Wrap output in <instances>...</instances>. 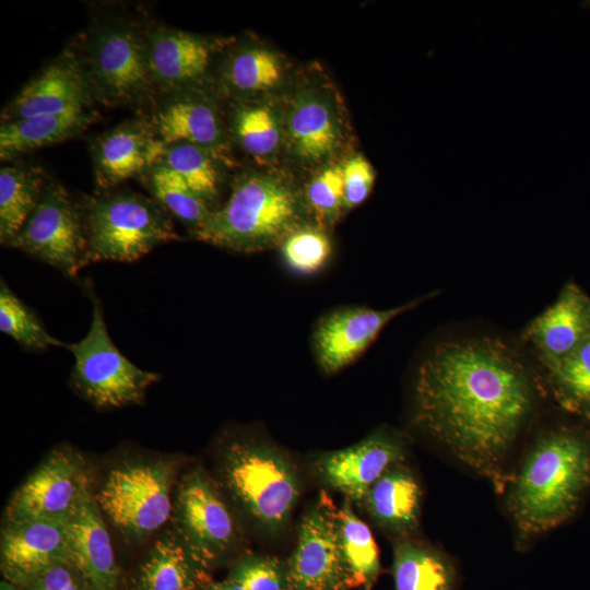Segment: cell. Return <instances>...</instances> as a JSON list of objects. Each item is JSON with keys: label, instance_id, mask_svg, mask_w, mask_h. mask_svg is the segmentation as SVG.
I'll return each mask as SVG.
<instances>
[{"label": "cell", "instance_id": "cell-20", "mask_svg": "<svg viewBox=\"0 0 590 590\" xmlns=\"http://www.w3.org/2000/svg\"><path fill=\"white\" fill-rule=\"evenodd\" d=\"M422 492L409 469L389 468L366 492L362 504L382 529L404 535L418 523Z\"/></svg>", "mask_w": 590, "mask_h": 590}, {"label": "cell", "instance_id": "cell-16", "mask_svg": "<svg viewBox=\"0 0 590 590\" xmlns=\"http://www.w3.org/2000/svg\"><path fill=\"white\" fill-rule=\"evenodd\" d=\"M90 84L73 57H61L28 82L3 109L1 121L84 110Z\"/></svg>", "mask_w": 590, "mask_h": 590}, {"label": "cell", "instance_id": "cell-17", "mask_svg": "<svg viewBox=\"0 0 590 590\" xmlns=\"http://www.w3.org/2000/svg\"><path fill=\"white\" fill-rule=\"evenodd\" d=\"M590 337V298L574 283L566 284L556 300L534 318L524 338L548 368Z\"/></svg>", "mask_w": 590, "mask_h": 590}, {"label": "cell", "instance_id": "cell-36", "mask_svg": "<svg viewBox=\"0 0 590 590\" xmlns=\"http://www.w3.org/2000/svg\"><path fill=\"white\" fill-rule=\"evenodd\" d=\"M228 579L247 590H290L285 559L248 555L232 568Z\"/></svg>", "mask_w": 590, "mask_h": 590}, {"label": "cell", "instance_id": "cell-31", "mask_svg": "<svg viewBox=\"0 0 590 590\" xmlns=\"http://www.w3.org/2000/svg\"><path fill=\"white\" fill-rule=\"evenodd\" d=\"M557 400L576 412H590V337L548 368Z\"/></svg>", "mask_w": 590, "mask_h": 590}, {"label": "cell", "instance_id": "cell-3", "mask_svg": "<svg viewBox=\"0 0 590 590\" xmlns=\"http://www.w3.org/2000/svg\"><path fill=\"white\" fill-rule=\"evenodd\" d=\"M297 191L274 176L250 175L236 182L223 208L212 211L196 238L238 252L273 247L299 228Z\"/></svg>", "mask_w": 590, "mask_h": 590}, {"label": "cell", "instance_id": "cell-23", "mask_svg": "<svg viewBox=\"0 0 590 590\" xmlns=\"http://www.w3.org/2000/svg\"><path fill=\"white\" fill-rule=\"evenodd\" d=\"M91 118V115L81 110L2 122L0 128L1 160H10L22 153L63 141L84 129Z\"/></svg>", "mask_w": 590, "mask_h": 590}, {"label": "cell", "instance_id": "cell-6", "mask_svg": "<svg viewBox=\"0 0 590 590\" xmlns=\"http://www.w3.org/2000/svg\"><path fill=\"white\" fill-rule=\"evenodd\" d=\"M93 316L87 334L79 342L66 343L74 357L71 382L97 408H119L141 403L146 389L161 376L130 362L114 344L99 300L88 290Z\"/></svg>", "mask_w": 590, "mask_h": 590}, {"label": "cell", "instance_id": "cell-4", "mask_svg": "<svg viewBox=\"0 0 590 590\" xmlns=\"http://www.w3.org/2000/svg\"><path fill=\"white\" fill-rule=\"evenodd\" d=\"M87 264L131 262L178 239L166 210L132 192L91 199L86 206Z\"/></svg>", "mask_w": 590, "mask_h": 590}, {"label": "cell", "instance_id": "cell-1", "mask_svg": "<svg viewBox=\"0 0 590 590\" xmlns=\"http://www.w3.org/2000/svg\"><path fill=\"white\" fill-rule=\"evenodd\" d=\"M414 423L500 493L506 457L533 403L519 355L492 338L438 343L414 382Z\"/></svg>", "mask_w": 590, "mask_h": 590}, {"label": "cell", "instance_id": "cell-24", "mask_svg": "<svg viewBox=\"0 0 590 590\" xmlns=\"http://www.w3.org/2000/svg\"><path fill=\"white\" fill-rule=\"evenodd\" d=\"M392 575L396 590H453L451 562L424 543L400 539L393 545Z\"/></svg>", "mask_w": 590, "mask_h": 590}, {"label": "cell", "instance_id": "cell-29", "mask_svg": "<svg viewBox=\"0 0 590 590\" xmlns=\"http://www.w3.org/2000/svg\"><path fill=\"white\" fill-rule=\"evenodd\" d=\"M150 188L157 202L196 234L211 214L208 203L164 164L152 168Z\"/></svg>", "mask_w": 590, "mask_h": 590}, {"label": "cell", "instance_id": "cell-5", "mask_svg": "<svg viewBox=\"0 0 590 590\" xmlns=\"http://www.w3.org/2000/svg\"><path fill=\"white\" fill-rule=\"evenodd\" d=\"M223 475L235 499L266 531L275 533L287 523L300 484L295 465L276 449L234 442L226 450Z\"/></svg>", "mask_w": 590, "mask_h": 590}, {"label": "cell", "instance_id": "cell-25", "mask_svg": "<svg viewBox=\"0 0 590 590\" xmlns=\"http://www.w3.org/2000/svg\"><path fill=\"white\" fill-rule=\"evenodd\" d=\"M287 129L295 153L309 161L322 160L334 151L339 130L329 106L312 95L300 96L288 114Z\"/></svg>", "mask_w": 590, "mask_h": 590}, {"label": "cell", "instance_id": "cell-33", "mask_svg": "<svg viewBox=\"0 0 590 590\" xmlns=\"http://www.w3.org/2000/svg\"><path fill=\"white\" fill-rule=\"evenodd\" d=\"M234 126L240 145L252 156L266 157L272 154L280 143L278 119L266 106L239 108Z\"/></svg>", "mask_w": 590, "mask_h": 590}, {"label": "cell", "instance_id": "cell-8", "mask_svg": "<svg viewBox=\"0 0 590 590\" xmlns=\"http://www.w3.org/2000/svg\"><path fill=\"white\" fill-rule=\"evenodd\" d=\"M174 516L178 540L205 569L223 559L239 542L233 514L200 468L182 477Z\"/></svg>", "mask_w": 590, "mask_h": 590}, {"label": "cell", "instance_id": "cell-39", "mask_svg": "<svg viewBox=\"0 0 590 590\" xmlns=\"http://www.w3.org/2000/svg\"><path fill=\"white\" fill-rule=\"evenodd\" d=\"M26 590H93L73 562L57 564L34 579Z\"/></svg>", "mask_w": 590, "mask_h": 590}, {"label": "cell", "instance_id": "cell-10", "mask_svg": "<svg viewBox=\"0 0 590 590\" xmlns=\"http://www.w3.org/2000/svg\"><path fill=\"white\" fill-rule=\"evenodd\" d=\"M91 491L83 458L69 448L55 449L15 491L4 511L5 522H69Z\"/></svg>", "mask_w": 590, "mask_h": 590}, {"label": "cell", "instance_id": "cell-15", "mask_svg": "<svg viewBox=\"0 0 590 590\" xmlns=\"http://www.w3.org/2000/svg\"><path fill=\"white\" fill-rule=\"evenodd\" d=\"M404 459L399 437L377 432L344 449L322 455L316 463L319 477L351 502L362 503L368 488Z\"/></svg>", "mask_w": 590, "mask_h": 590}, {"label": "cell", "instance_id": "cell-19", "mask_svg": "<svg viewBox=\"0 0 590 590\" xmlns=\"http://www.w3.org/2000/svg\"><path fill=\"white\" fill-rule=\"evenodd\" d=\"M72 562L93 590H119L120 575L105 522L92 491L69 521Z\"/></svg>", "mask_w": 590, "mask_h": 590}, {"label": "cell", "instance_id": "cell-22", "mask_svg": "<svg viewBox=\"0 0 590 590\" xmlns=\"http://www.w3.org/2000/svg\"><path fill=\"white\" fill-rule=\"evenodd\" d=\"M152 75L166 86H179L202 75L209 64L211 46L190 34L158 28L148 43Z\"/></svg>", "mask_w": 590, "mask_h": 590}, {"label": "cell", "instance_id": "cell-12", "mask_svg": "<svg viewBox=\"0 0 590 590\" xmlns=\"http://www.w3.org/2000/svg\"><path fill=\"white\" fill-rule=\"evenodd\" d=\"M88 62L90 80L108 103L135 101L149 90L153 79L148 44L125 26L98 33L91 45Z\"/></svg>", "mask_w": 590, "mask_h": 590}, {"label": "cell", "instance_id": "cell-41", "mask_svg": "<svg viewBox=\"0 0 590 590\" xmlns=\"http://www.w3.org/2000/svg\"><path fill=\"white\" fill-rule=\"evenodd\" d=\"M21 587L8 581V580H4V581H1L0 583V590H21L20 589Z\"/></svg>", "mask_w": 590, "mask_h": 590}, {"label": "cell", "instance_id": "cell-32", "mask_svg": "<svg viewBox=\"0 0 590 590\" xmlns=\"http://www.w3.org/2000/svg\"><path fill=\"white\" fill-rule=\"evenodd\" d=\"M0 330L28 350L64 346L50 335L33 311L0 281Z\"/></svg>", "mask_w": 590, "mask_h": 590}, {"label": "cell", "instance_id": "cell-40", "mask_svg": "<svg viewBox=\"0 0 590 590\" xmlns=\"http://www.w3.org/2000/svg\"><path fill=\"white\" fill-rule=\"evenodd\" d=\"M206 590H247V589L240 586L239 583L227 578L226 580H223V581L210 582Z\"/></svg>", "mask_w": 590, "mask_h": 590}, {"label": "cell", "instance_id": "cell-11", "mask_svg": "<svg viewBox=\"0 0 590 590\" xmlns=\"http://www.w3.org/2000/svg\"><path fill=\"white\" fill-rule=\"evenodd\" d=\"M338 510L321 493L300 521L297 542L285 559L290 590H347L354 581L344 562Z\"/></svg>", "mask_w": 590, "mask_h": 590}, {"label": "cell", "instance_id": "cell-2", "mask_svg": "<svg viewBox=\"0 0 590 590\" xmlns=\"http://www.w3.org/2000/svg\"><path fill=\"white\" fill-rule=\"evenodd\" d=\"M590 485V441L570 432L542 437L512 480L508 508L519 531L533 535L569 519Z\"/></svg>", "mask_w": 590, "mask_h": 590}, {"label": "cell", "instance_id": "cell-26", "mask_svg": "<svg viewBox=\"0 0 590 590\" xmlns=\"http://www.w3.org/2000/svg\"><path fill=\"white\" fill-rule=\"evenodd\" d=\"M154 131L165 146L190 143L212 150L221 140L215 111L206 104L180 99L168 104L156 116Z\"/></svg>", "mask_w": 590, "mask_h": 590}, {"label": "cell", "instance_id": "cell-37", "mask_svg": "<svg viewBox=\"0 0 590 590\" xmlns=\"http://www.w3.org/2000/svg\"><path fill=\"white\" fill-rule=\"evenodd\" d=\"M306 199L319 222L335 220L344 209L343 167H328L315 177L307 187Z\"/></svg>", "mask_w": 590, "mask_h": 590}, {"label": "cell", "instance_id": "cell-14", "mask_svg": "<svg viewBox=\"0 0 590 590\" xmlns=\"http://www.w3.org/2000/svg\"><path fill=\"white\" fill-rule=\"evenodd\" d=\"M72 562L69 522L31 519L5 522L0 566L4 580L26 588L52 566Z\"/></svg>", "mask_w": 590, "mask_h": 590}, {"label": "cell", "instance_id": "cell-18", "mask_svg": "<svg viewBox=\"0 0 590 590\" xmlns=\"http://www.w3.org/2000/svg\"><path fill=\"white\" fill-rule=\"evenodd\" d=\"M165 149L155 131L140 121H129L113 129L95 145L98 185L104 188L116 186L162 164Z\"/></svg>", "mask_w": 590, "mask_h": 590}, {"label": "cell", "instance_id": "cell-27", "mask_svg": "<svg viewBox=\"0 0 590 590\" xmlns=\"http://www.w3.org/2000/svg\"><path fill=\"white\" fill-rule=\"evenodd\" d=\"M39 170L4 166L0 172V239L10 246L36 208L44 189Z\"/></svg>", "mask_w": 590, "mask_h": 590}, {"label": "cell", "instance_id": "cell-35", "mask_svg": "<svg viewBox=\"0 0 590 590\" xmlns=\"http://www.w3.org/2000/svg\"><path fill=\"white\" fill-rule=\"evenodd\" d=\"M282 257L292 271L310 275L320 271L331 255V243L319 228L299 227L282 243Z\"/></svg>", "mask_w": 590, "mask_h": 590}, {"label": "cell", "instance_id": "cell-34", "mask_svg": "<svg viewBox=\"0 0 590 590\" xmlns=\"http://www.w3.org/2000/svg\"><path fill=\"white\" fill-rule=\"evenodd\" d=\"M282 68L278 57L264 49L237 54L228 64L227 80L238 91L267 90L280 81Z\"/></svg>", "mask_w": 590, "mask_h": 590}, {"label": "cell", "instance_id": "cell-30", "mask_svg": "<svg viewBox=\"0 0 590 590\" xmlns=\"http://www.w3.org/2000/svg\"><path fill=\"white\" fill-rule=\"evenodd\" d=\"M211 150L190 143L166 146L162 164L178 174L206 203L219 191V172L209 153Z\"/></svg>", "mask_w": 590, "mask_h": 590}, {"label": "cell", "instance_id": "cell-13", "mask_svg": "<svg viewBox=\"0 0 590 590\" xmlns=\"http://www.w3.org/2000/svg\"><path fill=\"white\" fill-rule=\"evenodd\" d=\"M424 296L388 309L347 306L326 314L312 332L317 363L326 375L352 364L393 318L416 307Z\"/></svg>", "mask_w": 590, "mask_h": 590}, {"label": "cell", "instance_id": "cell-38", "mask_svg": "<svg viewBox=\"0 0 590 590\" xmlns=\"http://www.w3.org/2000/svg\"><path fill=\"white\" fill-rule=\"evenodd\" d=\"M344 209L359 205L369 196L375 182V172L362 155L352 157L343 167Z\"/></svg>", "mask_w": 590, "mask_h": 590}, {"label": "cell", "instance_id": "cell-7", "mask_svg": "<svg viewBox=\"0 0 590 590\" xmlns=\"http://www.w3.org/2000/svg\"><path fill=\"white\" fill-rule=\"evenodd\" d=\"M173 473L164 461L123 463L109 472L95 499L126 536L143 539L169 518Z\"/></svg>", "mask_w": 590, "mask_h": 590}, {"label": "cell", "instance_id": "cell-28", "mask_svg": "<svg viewBox=\"0 0 590 590\" xmlns=\"http://www.w3.org/2000/svg\"><path fill=\"white\" fill-rule=\"evenodd\" d=\"M340 546L355 587L370 590L380 574L379 551L369 527L344 498L338 510Z\"/></svg>", "mask_w": 590, "mask_h": 590}, {"label": "cell", "instance_id": "cell-21", "mask_svg": "<svg viewBox=\"0 0 590 590\" xmlns=\"http://www.w3.org/2000/svg\"><path fill=\"white\" fill-rule=\"evenodd\" d=\"M205 569L177 536L160 539L132 577L128 590H206Z\"/></svg>", "mask_w": 590, "mask_h": 590}, {"label": "cell", "instance_id": "cell-9", "mask_svg": "<svg viewBox=\"0 0 590 590\" xmlns=\"http://www.w3.org/2000/svg\"><path fill=\"white\" fill-rule=\"evenodd\" d=\"M30 256L75 275L87 264L85 225L67 191L46 184L39 201L10 244Z\"/></svg>", "mask_w": 590, "mask_h": 590}]
</instances>
